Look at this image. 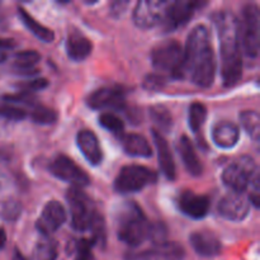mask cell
<instances>
[{
  "label": "cell",
  "instance_id": "2",
  "mask_svg": "<svg viewBox=\"0 0 260 260\" xmlns=\"http://www.w3.org/2000/svg\"><path fill=\"white\" fill-rule=\"evenodd\" d=\"M216 60L210 30L197 25L187 38L184 48V78H189L200 88H210L215 81Z\"/></svg>",
  "mask_w": 260,
  "mask_h": 260
},
{
  "label": "cell",
  "instance_id": "36",
  "mask_svg": "<svg viewBox=\"0 0 260 260\" xmlns=\"http://www.w3.org/2000/svg\"><path fill=\"white\" fill-rule=\"evenodd\" d=\"M250 194H249L248 200L249 202L253 203L256 208L259 207V203H260V183H259V173H256L254 175L253 180L250 183Z\"/></svg>",
  "mask_w": 260,
  "mask_h": 260
},
{
  "label": "cell",
  "instance_id": "35",
  "mask_svg": "<svg viewBox=\"0 0 260 260\" xmlns=\"http://www.w3.org/2000/svg\"><path fill=\"white\" fill-rule=\"evenodd\" d=\"M167 84V78L162 76L161 74H149L144 79V88L146 90H160Z\"/></svg>",
  "mask_w": 260,
  "mask_h": 260
},
{
  "label": "cell",
  "instance_id": "10",
  "mask_svg": "<svg viewBox=\"0 0 260 260\" xmlns=\"http://www.w3.org/2000/svg\"><path fill=\"white\" fill-rule=\"evenodd\" d=\"M206 4H207L206 2H189V0L170 2L161 22L164 32H174L178 28L184 27L192 19L194 13Z\"/></svg>",
  "mask_w": 260,
  "mask_h": 260
},
{
  "label": "cell",
  "instance_id": "3",
  "mask_svg": "<svg viewBox=\"0 0 260 260\" xmlns=\"http://www.w3.org/2000/svg\"><path fill=\"white\" fill-rule=\"evenodd\" d=\"M151 230L152 223L137 203L126 202L118 210L116 217L117 236L126 245L137 248L150 240Z\"/></svg>",
  "mask_w": 260,
  "mask_h": 260
},
{
  "label": "cell",
  "instance_id": "29",
  "mask_svg": "<svg viewBox=\"0 0 260 260\" xmlns=\"http://www.w3.org/2000/svg\"><path fill=\"white\" fill-rule=\"evenodd\" d=\"M240 123L246 134L254 140L258 141L260 136V117L259 113L255 111H244L239 114Z\"/></svg>",
  "mask_w": 260,
  "mask_h": 260
},
{
  "label": "cell",
  "instance_id": "39",
  "mask_svg": "<svg viewBox=\"0 0 260 260\" xmlns=\"http://www.w3.org/2000/svg\"><path fill=\"white\" fill-rule=\"evenodd\" d=\"M17 46L14 40L10 38H0V52H5L7 50H12Z\"/></svg>",
  "mask_w": 260,
  "mask_h": 260
},
{
  "label": "cell",
  "instance_id": "20",
  "mask_svg": "<svg viewBox=\"0 0 260 260\" xmlns=\"http://www.w3.org/2000/svg\"><path fill=\"white\" fill-rule=\"evenodd\" d=\"M93 43L79 29L71 30L66 38V53L74 61H84L90 56Z\"/></svg>",
  "mask_w": 260,
  "mask_h": 260
},
{
  "label": "cell",
  "instance_id": "38",
  "mask_svg": "<svg viewBox=\"0 0 260 260\" xmlns=\"http://www.w3.org/2000/svg\"><path fill=\"white\" fill-rule=\"evenodd\" d=\"M48 85V81L46 79H37V80L29 81V83L24 84L23 85V91L24 93H29L30 91H37L41 90V89H45L46 86Z\"/></svg>",
  "mask_w": 260,
  "mask_h": 260
},
{
  "label": "cell",
  "instance_id": "6",
  "mask_svg": "<svg viewBox=\"0 0 260 260\" xmlns=\"http://www.w3.org/2000/svg\"><path fill=\"white\" fill-rule=\"evenodd\" d=\"M157 182V174L152 169L142 165H126L119 170L113 183L117 193L129 194L142 190Z\"/></svg>",
  "mask_w": 260,
  "mask_h": 260
},
{
  "label": "cell",
  "instance_id": "34",
  "mask_svg": "<svg viewBox=\"0 0 260 260\" xmlns=\"http://www.w3.org/2000/svg\"><path fill=\"white\" fill-rule=\"evenodd\" d=\"M0 116L8 119H13V121H20V119H24L27 117V112L23 108L14 106V104L3 101L0 102Z\"/></svg>",
  "mask_w": 260,
  "mask_h": 260
},
{
  "label": "cell",
  "instance_id": "27",
  "mask_svg": "<svg viewBox=\"0 0 260 260\" xmlns=\"http://www.w3.org/2000/svg\"><path fill=\"white\" fill-rule=\"evenodd\" d=\"M58 256V245L50 236H42L33 249L35 260H56Z\"/></svg>",
  "mask_w": 260,
  "mask_h": 260
},
{
  "label": "cell",
  "instance_id": "30",
  "mask_svg": "<svg viewBox=\"0 0 260 260\" xmlns=\"http://www.w3.org/2000/svg\"><path fill=\"white\" fill-rule=\"evenodd\" d=\"M29 109V117L35 123L38 124H52L55 123L57 119V113L53 109L48 108V107L42 106V104H30Z\"/></svg>",
  "mask_w": 260,
  "mask_h": 260
},
{
  "label": "cell",
  "instance_id": "23",
  "mask_svg": "<svg viewBox=\"0 0 260 260\" xmlns=\"http://www.w3.org/2000/svg\"><path fill=\"white\" fill-rule=\"evenodd\" d=\"M121 145L127 155L134 157H150L152 149L149 141L139 134H123L121 137Z\"/></svg>",
  "mask_w": 260,
  "mask_h": 260
},
{
  "label": "cell",
  "instance_id": "40",
  "mask_svg": "<svg viewBox=\"0 0 260 260\" xmlns=\"http://www.w3.org/2000/svg\"><path fill=\"white\" fill-rule=\"evenodd\" d=\"M10 183H9V179H8L7 175L4 174V173L0 170V193L4 192V190H7L8 188H9Z\"/></svg>",
  "mask_w": 260,
  "mask_h": 260
},
{
  "label": "cell",
  "instance_id": "18",
  "mask_svg": "<svg viewBox=\"0 0 260 260\" xmlns=\"http://www.w3.org/2000/svg\"><path fill=\"white\" fill-rule=\"evenodd\" d=\"M76 144L83 156L90 162L91 165L96 167L103 161V150H102L101 142L93 131L83 129L76 136Z\"/></svg>",
  "mask_w": 260,
  "mask_h": 260
},
{
  "label": "cell",
  "instance_id": "14",
  "mask_svg": "<svg viewBox=\"0 0 260 260\" xmlns=\"http://www.w3.org/2000/svg\"><path fill=\"white\" fill-rule=\"evenodd\" d=\"M66 217L65 207L57 201H50L43 207L36 222V229L42 236H50L66 222Z\"/></svg>",
  "mask_w": 260,
  "mask_h": 260
},
{
  "label": "cell",
  "instance_id": "1",
  "mask_svg": "<svg viewBox=\"0 0 260 260\" xmlns=\"http://www.w3.org/2000/svg\"><path fill=\"white\" fill-rule=\"evenodd\" d=\"M221 52V76L223 85H236L243 76L240 48V20L233 12L221 10L213 15Z\"/></svg>",
  "mask_w": 260,
  "mask_h": 260
},
{
  "label": "cell",
  "instance_id": "33",
  "mask_svg": "<svg viewBox=\"0 0 260 260\" xmlns=\"http://www.w3.org/2000/svg\"><path fill=\"white\" fill-rule=\"evenodd\" d=\"M20 213H22V205L17 200H8L3 205L0 215H2L3 220L14 222L20 217Z\"/></svg>",
  "mask_w": 260,
  "mask_h": 260
},
{
  "label": "cell",
  "instance_id": "24",
  "mask_svg": "<svg viewBox=\"0 0 260 260\" xmlns=\"http://www.w3.org/2000/svg\"><path fill=\"white\" fill-rule=\"evenodd\" d=\"M18 14H19L20 19H22L23 24L29 29V32L32 33V35H35L36 37L40 38V40L45 43L52 42L53 38H55V33H53L50 28L45 27V25L41 24L40 22H37V20H36L27 10L23 9V8H18Z\"/></svg>",
  "mask_w": 260,
  "mask_h": 260
},
{
  "label": "cell",
  "instance_id": "15",
  "mask_svg": "<svg viewBox=\"0 0 260 260\" xmlns=\"http://www.w3.org/2000/svg\"><path fill=\"white\" fill-rule=\"evenodd\" d=\"M86 103L93 109H123L126 106V94L119 86H104L91 93Z\"/></svg>",
  "mask_w": 260,
  "mask_h": 260
},
{
  "label": "cell",
  "instance_id": "12",
  "mask_svg": "<svg viewBox=\"0 0 260 260\" xmlns=\"http://www.w3.org/2000/svg\"><path fill=\"white\" fill-rule=\"evenodd\" d=\"M185 258V249L174 241H162L154 244L146 250L134 251L126 255L127 260H183Z\"/></svg>",
  "mask_w": 260,
  "mask_h": 260
},
{
  "label": "cell",
  "instance_id": "5",
  "mask_svg": "<svg viewBox=\"0 0 260 260\" xmlns=\"http://www.w3.org/2000/svg\"><path fill=\"white\" fill-rule=\"evenodd\" d=\"M66 200L71 215V226L76 231H88L101 216L91 198L81 188L70 187L66 192Z\"/></svg>",
  "mask_w": 260,
  "mask_h": 260
},
{
  "label": "cell",
  "instance_id": "32",
  "mask_svg": "<svg viewBox=\"0 0 260 260\" xmlns=\"http://www.w3.org/2000/svg\"><path fill=\"white\" fill-rule=\"evenodd\" d=\"M93 246L94 244L89 239H79L74 244V255H75V260H94Z\"/></svg>",
  "mask_w": 260,
  "mask_h": 260
},
{
  "label": "cell",
  "instance_id": "17",
  "mask_svg": "<svg viewBox=\"0 0 260 260\" xmlns=\"http://www.w3.org/2000/svg\"><path fill=\"white\" fill-rule=\"evenodd\" d=\"M189 243L192 245L193 250L198 255L205 256V258L217 256L222 251V244H221L220 239L215 234L207 230L194 231L190 235Z\"/></svg>",
  "mask_w": 260,
  "mask_h": 260
},
{
  "label": "cell",
  "instance_id": "7",
  "mask_svg": "<svg viewBox=\"0 0 260 260\" xmlns=\"http://www.w3.org/2000/svg\"><path fill=\"white\" fill-rule=\"evenodd\" d=\"M258 173L255 160L249 155H243L234 160L222 173V182L231 192L244 193L250 185L254 175Z\"/></svg>",
  "mask_w": 260,
  "mask_h": 260
},
{
  "label": "cell",
  "instance_id": "11",
  "mask_svg": "<svg viewBox=\"0 0 260 260\" xmlns=\"http://www.w3.org/2000/svg\"><path fill=\"white\" fill-rule=\"evenodd\" d=\"M169 3L164 0H141L134 10V23L141 29L156 27L164 19Z\"/></svg>",
  "mask_w": 260,
  "mask_h": 260
},
{
  "label": "cell",
  "instance_id": "16",
  "mask_svg": "<svg viewBox=\"0 0 260 260\" xmlns=\"http://www.w3.org/2000/svg\"><path fill=\"white\" fill-rule=\"evenodd\" d=\"M178 206L185 216L193 220H201L210 212L211 201L205 194H197L192 190H184L178 198Z\"/></svg>",
  "mask_w": 260,
  "mask_h": 260
},
{
  "label": "cell",
  "instance_id": "37",
  "mask_svg": "<svg viewBox=\"0 0 260 260\" xmlns=\"http://www.w3.org/2000/svg\"><path fill=\"white\" fill-rule=\"evenodd\" d=\"M129 5L128 2H113L111 3V7H109V10H111V15L113 18H119L124 14V12L127 10V7Z\"/></svg>",
  "mask_w": 260,
  "mask_h": 260
},
{
  "label": "cell",
  "instance_id": "26",
  "mask_svg": "<svg viewBox=\"0 0 260 260\" xmlns=\"http://www.w3.org/2000/svg\"><path fill=\"white\" fill-rule=\"evenodd\" d=\"M40 60L41 55L37 51H20L14 56V66L19 74L33 75V74H36L35 66L40 62Z\"/></svg>",
  "mask_w": 260,
  "mask_h": 260
},
{
  "label": "cell",
  "instance_id": "42",
  "mask_svg": "<svg viewBox=\"0 0 260 260\" xmlns=\"http://www.w3.org/2000/svg\"><path fill=\"white\" fill-rule=\"evenodd\" d=\"M13 260H28L27 258H25L24 255H23L22 253H20L18 249H15L14 250V255H13Z\"/></svg>",
  "mask_w": 260,
  "mask_h": 260
},
{
  "label": "cell",
  "instance_id": "22",
  "mask_svg": "<svg viewBox=\"0 0 260 260\" xmlns=\"http://www.w3.org/2000/svg\"><path fill=\"white\" fill-rule=\"evenodd\" d=\"M240 137V131L235 123L229 121L218 122L212 128V140L221 149H233Z\"/></svg>",
  "mask_w": 260,
  "mask_h": 260
},
{
  "label": "cell",
  "instance_id": "9",
  "mask_svg": "<svg viewBox=\"0 0 260 260\" xmlns=\"http://www.w3.org/2000/svg\"><path fill=\"white\" fill-rule=\"evenodd\" d=\"M48 172L57 179L70 183L71 187L83 188L89 185L90 178L85 170L76 165L73 160L63 154H58L48 164Z\"/></svg>",
  "mask_w": 260,
  "mask_h": 260
},
{
  "label": "cell",
  "instance_id": "4",
  "mask_svg": "<svg viewBox=\"0 0 260 260\" xmlns=\"http://www.w3.org/2000/svg\"><path fill=\"white\" fill-rule=\"evenodd\" d=\"M151 62L157 73H167L173 79H185L184 48L177 41H165L154 47Z\"/></svg>",
  "mask_w": 260,
  "mask_h": 260
},
{
  "label": "cell",
  "instance_id": "19",
  "mask_svg": "<svg viewBox=\"0 0 260 260\" xmlns=\"http://www.w3.org/2000/svg\"><path fill=\"white\" fill-rule=\"evenodd\" d=\"M152 139H154L155 146H156L157 160H159V165L162 174L167 177V179L174 180L175 177H177V168H175L174 157H173L172 151H170L167 139L155 129H152Z\"/></svg>",
  "mask_w": 260,
  "mask_h": 260
},
{
  "label": "cell",
  "instance_id": "31",
  "mask_svg": "<svg viewBox=\"0 0 260 260\" xmlns=\"http://www.w3.org/2000/svg\"><path fill=\"white\" fill-rule=\"evenodd\" d=\"M99 123L107 131L112 132L114 135H118L119 137L124 134V123L117 114L106 112L99 116Z\"/></svg>",
  "mask_w": 260,
  "mask_h": 260
},
{
  "label": "cell",
  "instance_id": "13",
  "mask_svg": "<svg viewBox=\"0 0 260 260\" xmlns=\"http://www.w3.org/2000/svg\"><path fill=\"white\" fill-rule=\"evenodd\" d=\"M218 215L228 221L240 222L245 220L250 211V203L244 193L231 192L218 202Z\"/></svg>",
  "mask_w": 260,
  "mask_h": 260
},
{
  "label": "cell",
  "instance_id": "8",
  "mask_svg": "<svg viewBox=\"0 0 260 260\" xmlns=\"http://www.w3.org/2000/svg\"><path fill=\"white\" fill-rule=\"evenodd\" d=\"M240 40L244 52L248 57L255 58L259 55L260 45V12L258 5L246 4L243 9L240 22Z\"/></svg>",
  "mask_w": 260,
  "mask_h": 260
},
{
  "label": "cell",
  "instance_id": "21",
  "mask_svg": "<svg viewBox=\"0 0 260 260\" xmlns=\"http://www.w3.org/2000/svg\"><path fill=\"white\" fill-rule=\"evenodd\" d=\"M177 149L178 152L180 154V157H182L183 164H184L187 172L190 175H193V177H200L203 173V165L201 162L200 157H198L197 152H196L192 141L187 136L183 135L178 140Z\"/></svg>",
  "mask_w": 260,
  "mask_h": 260
},
{
  "label": "cell",
  "instance_id": "25",
  "mask_svg": "<svg viewBox=\"0 0 260 260\" xmlns=\"http://www.w3.org/2000/svg\"><path fill=\"white\" fill-rule=\"evenodd\" d=\"M149 112L150 118H151L152 123L156 127V128H154L155 131H157L161 135L168 134V132L172 131L173 116L167 107L161 106V104H156V106L150 107Z\"/></svg>",
  "mask_w": 260,
  "mask_h": 260
},
{
  "label": "cell",
  "instance_id": "41",
  "mask_svg": "<svg viewBox=\"0 0 260 260\" xmlns=\"http://www.w3.org/2000/svg\"><path fill=\"white\" fill-rule=\"evenodd\" d=\"M5 244H7V234H5L4 229L0 228V250L4 249Z\"/></svg>",
  "mask_w": 260,
  "mask_h": 260
},
{
  "label": "cell",
  "instance_id": "28",
  "mask_svg": "<svg viewBox=\"0 0 260 260\" xmlns=\"http://www.w3.org/2000/svg\"><path fill=\"white\" fill-rule=\"evenodd\" d=\"M206 119H207V107L200 102L190 104L189 112H188V124L192 132L198 134L202 129Z\"/></svg>",
  "mask_w": 260,
  "mask_h": 260
}]
</instances>
